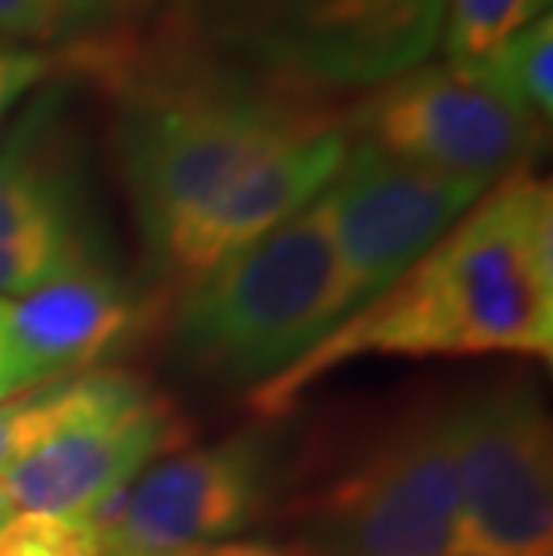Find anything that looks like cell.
Wrapping results in <instances>:
<instances>
[{
  "label": "cell",
  "instance_id": "obj_7",
  "mask_svg": "<svg viewBox=\"0 0 553 556\" xmlns=\"http://www.w3.org/2000/svg\"><path fill=\"white\" fill-rule=\"evenodd\" d=\"M104 266L68 87H40L0 137V299Z\"/></svg>",
  "mask_w": 553,
  "mask_h": 556
},
{
  "label": "cell",
  "instance_id": "obj_12",
  "mask_svg": "<svg viewBox=\"0 0 553 556\" xmlns=\"http://www.w3.org/2000/svg\"><path fill=\"white\" fill-rule=\"evenodd\" d=\"M140 324L144 299L109 266L8 299L0 319V399L98 370Z\"/></svg>",
  "mask_w": 553,
  "mask_h": 556
},
{
  "label": "cell",
  "instance_id": "obj_9",
  "mask_svg": "<svg viewBox=\"0 0 553 556\" xmlns=\"http://www.w3.org/2000/svg\"><path fill=\"white\" fill-rule=\"evenodd\" d=\"M191 434L176 402L129 370L98 366L87 399L51 438L0 470L15 510L87 514Z\"/></svg>",
  "mask_w": 553,
  "mask_h": 556
},
{
  "label": "cell",
  "instance_id": "obj_15",
  "mask_svg": "<svg viewBox=\"0 0 553 556\" xmlns=\"http://www.w3.org/2000/svg\"><path fill=\"white\" fill-rule=\"evenodd\" d=\"M90 374L62 377V381L26 388L0 399V470L33 453L43 438H51L87 399Z\"/></svg>",
  "mask_w": 553,
  "mask_h": 556
},
{
  "label": "cell",
  "instance_id": "obj_21",
  "mask_svg": "<svg viewBox=\"0 0 553 556\" xmlns=\"http://www.w3.org/2000/svg\"><path fill=\"white\" fill-rule=\"evenodd\" d=\"M15 514H18V510H15V503H11V500H8L4 484H0V528H4V525H8V520H11V517H15Z\"/></svg>",
  "mask_w": 553,
  "mask_h": 556
},
{
  "label": "cell",
  "instance_id": "obj_16",
  "mask_svg": "<svg viewBox=\"0 0 553 556\" xmlns=\"http://www.w3.org/2000/svg\"><path fill=\"white\" fill-rule=\"evenodd\" d=\"M539 8H546V0H445L435 47H442L445 65L470 68L521 26L539 18Z\"/></svg>",
  "mask_w": 553,
  "mask_h": 556
},
{
  "label": "cell",
  "instance_id": "obj_13",
  "mask_svg": "<svg viewBox=\"0 0 553 556\" xmlns=\"http://www.w3.org/2000/svg\"><path fill=\"white\" fill-rule=\"evenodd\" d=\"M345 151L349 129L341 123L252 165L148 255L151 274L162 280V288H191L209 269L244 252L313 198H321Z\"/></svg>",
  "mask_w": 553,
  "mask_h": 556
},
{
  "label": "cell",
  "instance_id": "obj_19",
  "mask_svg": "<svg viewBox=\"0 0 553 556\" xmlns=\"http://www.w3.org/2000/svg\"><path fill=\"white\" fill-rule=\"evenodd\" d=\"M54 73H58L54 54L0 40V129H4L8 115L15 112L29 93H37Z\"/></svg>",
  "mask_w": 553,
  "mask_h": 556
},
{
  "label": "cell",
  "instance_id": "obj_11",
  "mask_svg": "<svg viewBox=\"0 0 553 556\" xmlns=\"http://www.w3.org/2000/svg\"><path fill=\"white\" fill-rule=\"evenodd\" d=\"M486 191L489 184L470 176L410 165L367 140L349 137L345 159L321 198L331 216L352 305L363 309L385 294Z\"/></svg>",
  "mask_w": 553,
  "mask_h": 556
},
{
  "label": "cell",
  "instance_id": "obj_6",
  "mask_svg": "<svg viewBox=\"0 0 553 556\" xmlns=\"http://www.w3.org/2000/svg\"><path fill=\"white\" fill-rule=\"evenodd\" d=\"M299 556H461L450 409L417 413L302 503Z\"/></svg>",
  "mask_w": 553,
  "mask_h": 556
},
{
  "label": "cell",
  "instance_id": "obj_4",
  "mask_svg": "<svg viewBox=\"0 0 553 556\" xmlns=\"http://www.w3.org/2000/svg\"><path fill=\"white\" fill-rule=\"evenodd\" d=\"M180 11L213 51L331 98L425 65L445 0H184Z\"/></svg>",
  "mask_w": 553,
  "mask_h": 556
},
{
  "label": "cell",
  "instance_id": "obj_22",
  "mask_svg": "<svg viewBox=\"0 0 553 556\" xmlns=\"http://www.w3.org/2000/svg\"><path fill=\"white\" fill-rule=\"evenodd\" d=\"M112 4V0H109ZM115 4H126V8H137V4H148V0H115Z\"/></svg>",
  "mask_w": 553,
  "mask_h": 556
},
{
  "label": "cell",
  "instance_id": "obj_10",
  "mask_svg": "<svg viewBox=\"0 0 553 556\" xmlns=\"http://www.w3.org/2000/svg\"><path fill=\"white\" fill-rule=\"evenodd\" d=\"M345 129L392 159L492 187L525 169L546 126L442 62L367 90L345 115Z\"/></svg>",
  "mask_w": 553,
  "mask_h": 556
},
{
  "label": "cell",
  "instance_id": "obj_20",
  "mask_svg": "<svg viewBox=\"0 0 553 556\" xmlns=\"http://www.w3.org/2000/svg\"><path fill=\"white\" fill-rule=\"evenodd\" d=\"M187 556H299V553L291 546H277V542H219V546H205Z\"/></svg>",
  "mask_w": 553,
  "mask_h": 556
},
{
  "label": "cell",
  "instance_id": "obj_14",
  "mask_svg": "<svg viewBox=\"0 0 553 556\" xmlns=\"http://www.w3.org/2000/svg\"><path fill=\"white\" fill-rule=\"evenodd\" d=\"M486 90L507 101L511 109L536 123H550L553 112V18L543 11L514 37L503 40L497 51L481 58L478 65L461 68Z\"/></svg>",
  "mask_w": 553,
  "mask_h": 556
},
{
  "label": "cell",
  "instance_id": "obj_5",
  "mask_svg": "<svg viewBox=\"0 0 553 556\" xmlns=\"http://www.w3.org/2000/svg\"><path fill=\"white\" fill-rule=\"evenodd\" d=\"M288 467V434L259 424L176 448L79 517L98 556H187L259 525L285 492Z\"/></svg>",
  "mask_w": 553,
  "mask_h": 556
},
{
  "label": "cell",
  "instance_id": "obj_23",
  "mask_svg": "<svg viewBox=\"0 0 553 556\" xmlns=\"http://www.w3.org/2000/svg\"><path fill=\"white\" fill-rule=\"evenodd\" d=\"M4 305H8V299H0V319H4Z\"/></svg>",
  "mask_w": 553,
  "mask_h": 556
},
{
  "label": "cell",
  "instance_id": "obj_17",
  "mask_svg": "<svg viewBox=\"0 0 553 556\" xmlns=\"http://www.w3.org/2000/svg\"><path fill=\"white\" fill-rule=\"evenodd\" d=\"M109 0H0V40L33 47H73L101 33Z\"/></svg>",
  "mask_w": 553,
  "mask_h": 556
},
{
  "label": "cell",
  "instance_id": "obj_8",
  "mask_svg": "<svg viewBox=\"0 0 553 556\" xmlns=\"http://www.w3.org/2000/svg\"><path fill=\"white\" fill-rule=\"evenodd\" d=\"M461 556H553V438L543 402L500 384L450 406Z\"/></svg>",
  "mask_w": 553,
  "mask_h": 556
},
{
  "label": "cell",
  "instance_id": "obj_3",
  "mask_svg": "<svg viewBox=\"0 0 553 556\" xmlns=\"http://www.w3.org/2000/svg\"><path fill=\"white\" fill-rule=\"evenodd\" d=\"M324 198L180 291L173 349L213 384H266L352 316Z\"/></svg>",
  "mask_w": 553,
  "mask_h": 556
},
{
  "label": "cell",
  "instance_id": "obj_18",
  "mask_svg": "<svg viewBox=\"0 0 553 556\" xmlns=\"http://www.w3.org/2000/svg\"><path fill=\"white\" fill-rule=\"evenodd\" d=\"M0 556H98L79 514L18 510L0 528Z\"/></svg>",
  "mask_w": 553,
  "mask_h": 556
},
{
  "label": "cell",
  "instance_id": "obj_1",
  "mask_svg": "<svg viewBox=\"0 0 553 556\" xmlns=\"http://www.w3.org/2000/svg\"><path fill=\"white\" fill-rule=\"evenodd\" d=\"M54 62L115 98V165L148 255L252 165L345 123L327 93L213 51L184 11L144 40L93 33Z\"/></svg>",
  "mask_w": 553,
  "mask_h": 556
},
{
  "label": "cell",
  "instance_id": "obj_2",
  "mask_svg": "<svg viewBox=\"0 0 553 556\" xmlns=\"http://www.w3.org/2000/svg\"><path fill=\"white\" fill-rule=\"evenodd\" d=\"M486 352L539 359L553 352V191L528 165L492 184L385 294L252 388L249 406L277 420L316 381L356 359Z\"/></svg>",
  "mask_w": 553,
  "mask_h": 556
}]
</instances>
